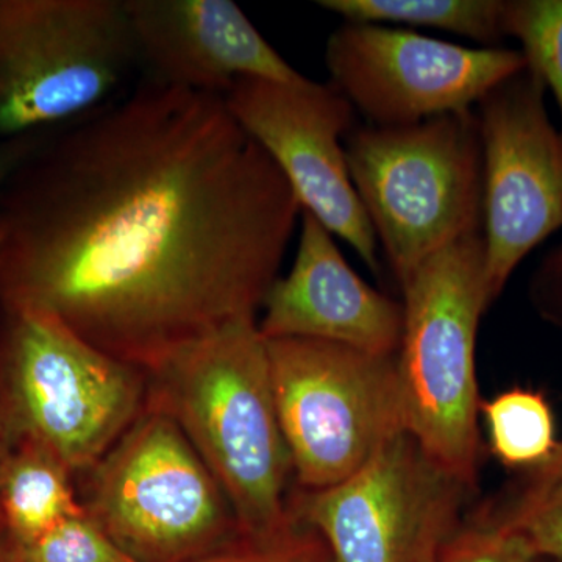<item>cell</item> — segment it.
<instances>
[{
    "label": "cell",
    "instance_id": "cell-1",
    "mask_svg": "<svg viewBox=\"0 0 562 562\" xmlns=\"http://www.w3.org/2000/svg\"><path fill=\"white\" fill-rule=\"evenodd\" d=\"M301 205L224 98L151 81L0 194V305L150 372L257 321Z\"/></svg>",
    "mask_w": 562,
    "mask_h": 562
},
{
    "label": "cell",
    "instance_id": "cell-2",
    "mask_svg": "<svg viewBox=\"0 0 562 562\" xmlns=\"http://www.w3.org/2000/svg\"><path fill=\"white\" fill-rule=\"evenodd\" d=\"M146 373L147 406L187 436L243 535L271 538L295 527L288 497L294 469L258 321L228 325Z\"/></svg>",
    "mask_w": 562,
    "mask_h": 562
},
{
    "label": "cell",
    "instance_id": "cell-3",
    "mask_svg": "<svg viewBox=\"0 0 562 562\" xmlns=\"http://www.w3.org/2000/svg\"><path fill=\"white\" fill-rule=\"evenodd\" d=\"M482 232L443 247L401 283L397 376L405 430L425 453L475 487L480 439L475 347L491 306Z\"/></svg>",
    "mask_w": 562,
    "mask_h": 562
},
{
    "label": "cell",
    "instance_id": "cell-4",
    "mask_svg": "<svg viewBox=\"0 0 562 562\" xmlns=\"http://www.w3.org/2000/svg\"><path fill=\"white\" fill-rule=\"evenodd\" d=\"M147 406V373L91 346L61 322L3 310L0 439L36 443L74 475L91 471Z\"/></svg>",
    "mask_w": 562,
    "mask_h": 562
},
{
    "label": "cell",
    "instance_id": "cell-5",
    "mask_svg": "<svg viewBox=\"0 0 562 562\" xmlns=\"http://www.w3.org/2000/svg\"><path fill=\"white\" fill-rule=\"evenodd\" d=\"M344 147L351 183L398 284L436 251L482 232L476 111L403 127L364 125Z\"/></svg>",
    "mask_w": 562,
    "mask_h": 562
},
{
    "label": "cell",
    "instance_id": "cell-6",
    "mask_svg": "<svg viewBox=\"0 0 562 562\" xmlns=\"http://www.w3.org/2000/svg\"><path fill=\"white\" fill-rule=\"evenodd\" d=\"M83 476L88 516L135 562H202L244 536L187 436L149 406Z\"/></svg>",
    "mask_w": 562,
    "mask_h": 562
},
{
    "label": "cell",
    "instance_id": "cell-7",
    "mask_svg": "<svg viewBox=\"0 0 562 562\" xmlns=\"http://www.w3.org/2000/svg\"><path fill=\"white\" fill-rule=\"evenodd\" d=\"M136 58L122 0H0V136L90 113Z\"/></svg>",
    "mask_w": 562,
    "mask_h": 562
},
{
    "label": "cell",
    "instance_id": "cell-8",
    "mask_svg": "<svg viewBox=\"0 0 562 562\" xmlns=\"http://www.w3.org/2000/svg\"><path fill=\"white\" fill-rule=\"evenodd\" d=\"M266 344L281 431L302 491L344 482L405 430L395 357L314 339Z\"/></svg>",
    "mask_w": 562,
    "mask_h": 562
},
{
    "label": "cell",
    "instance_id": "cell-9",
    "mask_svg": "<svg viewBox=\"0 0 562 562\" xmlns=\"http://www.w3.org/2000/svg\"><path fill=\"white\" fill-rule=\"evenodd\" d=\"M469 491L402 430L349 479L291 497V512L335 562H431Z\"/></svg>",
    "mask_w": 562,
    "mask_h": 562
},
{
    "label": "cell",
    "instance_id": "cell-10",
    "mask_svg": "<svg viewBox=\"0 0 562 562\" xmlns=\"http://www.w3.org/2000/svg\"><path fill=\"white\" fill-rule=\"evenodd\" d=\"M525 68L479 102L484 277L491 305L539 244L562 228V133Z\"/></svg>",
    "mask_w": 562,
    "mask_h": 562
},
{
    "label": "cell",
    "instance_id": "cell-11",
    "mask_svg": "<svg viewBox=\"0 0 562 562\" xmlns=\"http://www.w3.org/2000/svg\"><path fill=\"white\" fill-rule=\"evenodd\" d=\"M325 65L333 87L376 127L473 110L503 80L527 68L520 50L465 47L355 22L328 36Z\"/></svg>",
    "mask_w": 562,
    "mask_h": 562
},
{
    "label": "cell",
    "instance_id": "cell-12",
    "mask_svg": "<svg viewBox=\"0 0 562 562\" xmlns=\"http://www.w3.org/2000/svg\"><path fill=\"white\" fill-rule=\"evenodd\" d=\"M225 105L283 173L302 211L360 255L375 276L380 247L351 183L344 140L355 128L353 105L333 87L241 80Z\"/></svg>",
    "mask_w": 562,
    "mask_h": 562
},
{
    "label": "cell",
    "instance_id": "cell-13",
    "mask_svg": "<svg viewBox=\"0 0 562 562\" xmlns=\"http://www.w3.org/2000/svg\"><path fill=\"white\" fill-rule=\"evenodd\" d=\"M157 83L224 98L241 80L301 85L299 70L228 0H124Z\"/></svg>",
    "mask_w": 562,
    "mask_h": 562
},
{
    "label": "cell",
    "instance_id": "cell-14",
    "mask_svg": "<svg viewBox=\"0 0 562 562\" xmlns=\"http://www.w3.org/2000/svg\"><path fill=\"white\" fill-rule=\"evenodd\" d=\"M261 310L258 330L266 341L314 339L382 357H395L401 346L402 302L361 280L331 233L306 211L291 271L276 280Z\"/></svg>",
    "mask_w": 562,
    "mask_h": 562
},
{
    "label": "cell",
    "instance_id": "cell-15",
    "mask_svg": "<svg viewBox=\"0 0 562 562\" xmlns=\"http://www.w3.org/2000/svg\"><path fill=\"white\" fill-rule=\"evenodd\" d=\"M74 473L36 443L10 449L0 479V516L5 536L22 546L70 517L87 514Z\"/></svg>",
    "mask_w": 562,
    "mask_h": 562
},
{
    "label": "cell",
    "instance_id": "cell-16",
    "mask_svg": "<svg viewBox=\"0 0 562 562\" xmlns=\"http://www.w3.org/2000/svg\"><path fill=\"white\" fill-rule=\"evenodd\" d=\"M317 5L346 22L435 29L483 47H495L505 38L503 0H321Z\"/></svg>",
    "mask_w": 562,
    "mask_h": 562
},
{
    "label": "cell",
    "instance_id": "cell-17",
    "mask_svg": "<svg viewBox=\"0 0 562 562\" xmlns=\"http://www.w3.org/2000/svg\"><path fill=\"white\" fill-rule=\"evenodd\" d=\"M492 454L509 469L538 471L557 453L552 406L538 391L513 387L480 405Z\"/></svg>",
    "mask_w": 562,
    "mask_h": 562
},
{
    "label": "cell",
    "instance_id": "cell-18",
    "mask_svg": "<svg viewBox=\"0 0 562 562\" xmlns=\"http://www.w3.org/2000/svg\"><path fill=\"white\" fill-rule=\"evenodd\" d=\"M503 33L519 41L527 68L552 91L562 133V0H508Z\"/></svg>",
    "mask_w": 562,
    "mask_h": 562
},
{
    "label": "cell",
    "instance_id": "cell-19",
    "mask_svg": "<svg viewBox=\"0 0 562 562\" xmlns=\"http://www.w3.org/2000/svg\"><path fill=\"white\" fill-rule=\"evenodd\" d=\"M14 547L22 562H135L88 513L70 517L40 538Z\"/></svg>",
    "mask_w": 562,
    "mask_h": 562
},
{
    "label": "cell",
    "instance_id": "cell-20",
    "mask_svg": "<svg viewBox=\"0 0 562 562\" xmlns=\"http://www.w3.org/2000/svg\"><path fill=\"white\" fill-rule=\"evenodd\" d=\"M498 519L524 536L538 558L562 560V482L531 480L522 497Z\"/></svg>",
    "mask_w": 562,
    "mask_h": 562
},
{
    "label": "cell",
    "instance_id": "cell-21",
    "mask_svg": "<svg viewBox=\"0 0 562 562\" xmlns=\"http://www.w3.org/2000/svg\"><path fill=\"white\" fill-rule=\"evenodd\" d=\"M538 554L519 532L498 517L484 516L457 531L441 547L436 562H535Z\"/></svg>",
    "mask_w": 562,
    "mask_h": 562
},
{
    "label": "cell",
    "instance_id": "cell-22",
    "mask_svg": "<svg viewBox=\"0 0 562 562\" xmlns=\"http://www.w3.org/2000/svg\"><path fill=\"white\" fill-rule=\"evenodd\" d=\"M202 562H335L324 539L299 522L271 538L243 536L227 549Z\"/></svg>",
    "mask_w": 562,
    "mask_h": 562
},
{
    "label": "cell",
    "instance_id": "cell-23",
    "mask_svg": "<svg viewBox=\"0 0 562 562\" xmlns=\"http://www.w3.org/2000/svg\"><path fill=\"white\" fill-rule=\"evenodd\" d=\"M531 299L543 319L562 327V244L547 255L532 277Z\"/></svg>",
    "mask_w": 562,
    "mask_h": 562
},
{
    "label": "cell",
    "instance_id": "cell-24",
    "mask_svg": "<svg viewBox=\"0 0 562 562\" xmlns=\"http://www.w3.org/2000/svg\"><path fill=\"white\" fill-rule=\"evenodd\" d=\"M40 147L36 135L0 139V194L40 150Z\"/></svg>",
    "mask_w": 562,
    "mask_h": 562
},
{
    "label": "cell",
    "instance_id": "cell-25",
    "mask_svg": "<svg viewBox=\"0 0 562 562\" xmlns=\"http://www.w3.org/2000/svg\"><path fill=\"white\" fill-rule=\"evenodd\" d=\"M531 480H536V482H562V441L552 460L547 462L543 468L532 472Z\"/></svg>",
    "mask_w": 562,
    "mask_h": 562
},
{
    "label": "cell",
    "instance_id": "cell-26",
    "mask_svg": "<svg viewBox=\"0 0 562 562\" xmlns=\"http://www.w3.org/2000/svg\"><path fill=\"white\" fill-rule=\"evenodd\" d=\"M0 562H22L16 547L5 535L0 538Z\"/></svg>",
    "mask_w": 562,
    "mask_h": 562
},
{
    "label": "cell",
    "instance_id": "cell-27",
    "mask_svg": "<svg viewBox=\"0 0 562 562\" xmlns=\"http://www.w3.org/2000/svg\"><path fill=\"white\" fill-rule=\"evenodd\" d=\"M9 446L0 439V479H2L3 468H5V462L9 460Z\"/></svg>",
    "mask_w": 562,
    "mask_h": 562
},
{
    "label": "cell",
    "instance_id": "cell-28",
    "mask_svg": "<svg viewBox=\"0 0 562 562\" xmlns=\"http://www.w3.org/2000/svg\"><path fill=\"white\" fill-rule=\"evenodd\" d=\"M5 535V525H3L2 516H0V538Z\"/></svg>",
    "mask_w": 562,
    "mask_h": 562
},
{
    "label": "cell",
    "instance_id": "cell-29",
    "mask_svg": "<svg viewBox=\"0 0 562 562\" xmlns=\"http://www.w3.org/2000/svg\"><path fill=\"white\" fill-rule=\"evenodd\" d=\"M436 560H438V558H436ZM436 560H432L431 562H436Z\"/></svg>",
    "mask_w": 562,
    "mask_h": 562
},
{
    "label": "cell",
    "instance_id": "cell-30",
    "mask_svg": "<svg viewBox=\"0 0 562 562\" xmlns=\"http://www.w3.org/2000/svg\"><path fill=\"white\" fill-rule=\"evenodd\" d=\"M0 233H2V231H0Z\"/></svg>",
    "mask_w": 562,
    "mask_h": 562
}]
</instances>
